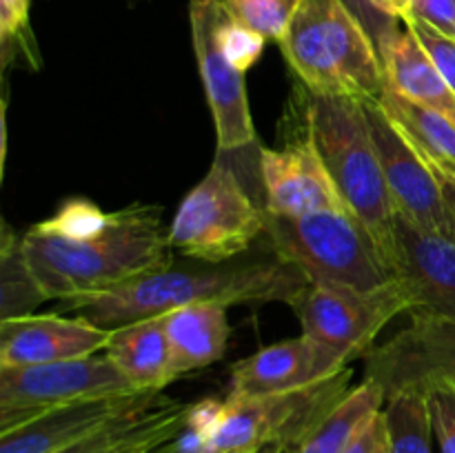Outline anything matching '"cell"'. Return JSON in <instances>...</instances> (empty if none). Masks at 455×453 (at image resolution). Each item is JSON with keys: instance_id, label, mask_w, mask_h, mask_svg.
<instances>
[{"instance_id": "ffe728a7", "label": "cell", "mask_w": 455, "mask_h": 453, "mask_svg": "<svg viewBox=\"0 0 455 453\" xmlns=\"http://www.w3.org/2000/svg\"><path fill=\"white\" fill-rule=\"evenodd\" d=\"M227 309L220 302H198L163 315L176 378L209 367L225 355L231 336Z\"/></svg>"}, {"instance_id": "4fadbf2b", "label": "cell", "mask_w": 455, "mask_h": 453, "mask_svg": "<svg viewBox=\"0 0 455 453\" xmlns=\"http://www.w3.org/2000/svg\"><path fill=\"white\" fill-rule=\"evenodd\" d=\"M262 207L269 216L298 218L347 207L314 142L296 129L278 149H260Z\"/></svg>"}, {"instance_id": "cb8c5ba5", "label": "cell", "mask_w": 455, "mask_h": 453, "mask_svg": "<svg viewBox=\"0 0 455 453\" xmlns=\"http://www.w3.org/2000/svg\"><path fill=\"white\" fill-rule=\"evenodd\" d=\"M0 293L3 320L34 314L36 306L47 300L22 251V235H18L9 225L3 226L0 240Z\"/></svg>"}, {"instance_id": "836d02e7", "label": "cell", "mask_w": 455, "mask_h": 453, "mask_svg": "<svg viewBox=\"0 0 455 453\" xmlns=\"http://www.w3.org/2000/svg\"><path fill=\"white\" fill-rule=\"evenodd\" d=\"M291 447L293 444H289V442H275V444H269V447L262 449L260 453H289L291 451Z\"/></svg>"}, {"instance_id": "4dcf8cb0", "label": "cell", "mask_w": 455, "mask_h": 453, "mask_svg": "<svg viewBox=\"0 0 455 453\" xmlns=\"http://www.w3.org/2000/svg\"><path fill=\"white\" fill-rule=\"evenodd\" d=\"M409 18L429 22L431 27L455 38V0H411Z\"/></svg>"}, {"instance_id": "ac0fdd59", "label": "cell", "mask_w": 455, "mask_h": 453, "mask_svg": "<svg viewBox=\"0 0 455 453\" xmlns=\"http://www.w3.org/2000/svg\"><path fill=\"white\" fill-rule=\"evenodd\" d=\"M373 40L385 67L387 89L431 107L455 123V93L409 27L403 20H391Z\"/></svg>"}, {"instance_id": "7402d4cb", "label": "cell", "mask_w": 455, "mask_h": 453, "mask_svg": "<svg viewBox=\"0 0 455 453\" xmlns=\"http://www.w3.org/2000/svg\"><path fill=\"white\" fill-rule=\"evenodd\" d=\"M387 393L376 382L363 380L327 416L315 422L291 447V453H342L355 435L385 409Z\"/></svg>"}, {"instance_id": "f546056e", "label": "cell", "mask_w": 455, "mask_h": 453, "mask_svg": "<svg viewBox=\"0 0 455 453\" xmlns=\"http://www.w3.org/2000/svg\"><path fill=\"white\" fill-rule=\"evenodd\" d=\"M403 22L409 27V31L416 36L418 43L422 44V49L429 53L435 69L440 71V76L447 80V84L455 93V38L453 36L443 34L440 29L431 27L429 22L418 20V18H407V20Z\"/></svg>"}, {"instance_id": "5bb4252c", "label": "cell", "mask_w": 455, "mask_h": 453, "mask_svg": "<svg viewBox=\"0 0 455 453\" xmlns=\"http://www.w3.org/2000/svg\"><path fill=\"white\" fill-rule=\"evenodd\" d=\"M349 362L309 336L262 346L231 369L229 398L293 393L340 376Z\"/></svg>"}, {"instance_id": "d6a6232c", "label": "cell", "mask_w": 455, "mask_h": 453, "mask_svg": "<svg viewBox=\"0 0 455 453\" xmlns=\"http://www.w3.org/2000/svg\"><path fill=\"white\" fill-rule=\"evenodd\" d=\"M443 187H444V195H447L449 209H451L453 220H455V180L453 178H443Z\"/></svg>"}, {"instance_id": "d590c367", "label": "cell", "mask_w": 455, "mask_h": 453, "mask_svg": "<svg viewBox=\"0 0 455 453\" xmlns=\"http://www.w3.org/2000/svg\"><path fill=\"white\" fill-rule=\"evenodd\" d=\"M163 447H164V444H163ZM163 447H158V449H156L154 453H164V449H163Z\"/></svg>"}, {"instance_id": "7c38bea8", "label": "cell", "mask_w": 455, "mask_h": 453, "mask_svg": "<svg viewBox=\"0 0 455 453\" xmlns=\"http://www.w3.org/2000/svg\"><path fill=\"white\" fill-rule=\"evenodd\" d=\"M444 376L455 378V322L425 311H409V327L364 355V380L387 395Z\"/></svg>"}, {"instance_id": "9c48e42d", "label": "cell", "mask_w": 455, "mask_h": 453, "mask_svg": "<svg viewBox=\"0 0 455 453\" xmlns=\"http://www.w3.org/2000/svg\"><path fill=\"white\" fill-rule=\"evenodd\" d=\"M140 393L102 351L36 367L0 369V433L31 417L89 398Z\"/></svg>"}, {"instance_id": "484cf974", "label": "cell", "mask_w": 455, "mask_h": 453, "mask_svg": "<svg viewBox=\"0 0 455 453\" xmlns=\"http://www.w3.org/2000/svg\"><path fill=\"white\" fill-rule=\"evenodd\" d=\"M227 12L269 43H283L300 0H222Z\"/></svg>"}, {"instance_id": "5b68a950", "label": "cell", "mask_w": 455, "mask_h": 453, "mask_svg": "<svg viewBox=\"0 0 455 453\" xmlns=\"http://www.w3.org/2000/svg\"><path fill=\"white\" fill-rule=\"evenodd\" d=\"M265 238L275 256L314 284L378 289L394 278L380 244L347 207L298 218L265 211Z\"/></svg>"}, {"instance_id": "d4e9b609", "label": "cell", "mask_w": 455, "mask_h": 453, "mask_svg": "<svg viewBox=\"0 0 455 453\" xmlns=\"http://www.w3.org/2000/svg\"><path fill=\"white\" fill-rule=\"evenodd\" d=\"M187 409L189 404L163 398V402L145 413L142 420L123 440H118L114 447L105 449L102 453H154L180 431V426L185 425Z\"/></svg>"}, {"instance_id": "1f68e13d", "label": "cell", "mask_w": 455, "mask_h": 453, "mask_svg": "<svg viewBox=\"0 0 455 453\" xmlns=\"http://www.w3.org/2000/svg\"><path fill=\"white\" fill-rule=\"evenodd\" d=\"M387 435V426H385V413H378L363 431L354 438V442L345 449L342 453H378L380 449L382 440Z\"/></svg>"}, {"instance_id": "83f0119b", "label": "cell", "mask_w": 455, "mask_h": 453, "mask_svg": "<svg viewBox=\"0 0 455 453\" xmlns=\"http://www.w3.org/2000/svg\"><path fill=\"white\" fill-rule=\"evenodd\" d=\"M218 43H220L225 56L240 71L247 74L256 65L258 58L262 56V52H265L267 38H262L258 31L249 29L247 25L235 20L225 7V12L220 13V20H218Z\"/></svg>"}, {"instance_id": "2e32d148", "label": "cell", "mask_w": 455, "mask_h": 453, "mask_svg": "<svg viewBox=\"0 0 455 453\" xmlns=\"http://www.w3.org/2000/svg\"><path fill=\"white\" fill-rule=\"evenodd\" d=\"M389 266L407 289L411 311L455 322V238L422 231L395 216Z\"/></svg>"}, {"instance_id": "44dd1931", "label": "cell", "mask_w": 455, "mask_h": 453, "mask_svg": "<svg viewBox=\"0 0 455 453\" xmlns=\"http://www.w3.org/2000/svg\"><path fill=\"white\" fill-rule=\"evenodd\" d=\"M378 105L400 136L443 178L455 180V123L431 107L385 89Z\"/></svg>"}, {"instance_id": "9a60e30c", "label": "cell", "mask_w": 455, "mask_h": 453, "mask_svg": "<svg viewBox=\"0 0 455 453\" xmlns=\"http://www.w3.org/2000/svg\"><path fill=\"white\" fill-rule=\"evenodd\" d=\"M163 398V393H123L49 409L0 433V453H56L123 417L156 407Z\"/></svg>"}, {"instance_id": "8fae6325", "label": "cell", "mask_w": 455, "mask_h": 453, "mask_svg": "<svg viewBox=\"0 0 455 453\" xmlns=\"http://www.w3.org/2000/svg\"><path fill=\"white\" fill-rule=\"evenodd\" d=\"M364 105L395 216L422 231L455 238V220L444 195L443 176L400 136L378 100Z\"/></svg>"}, {"instance_id": "52a82bcc", "label": "cell", "mask_w": 455, "mask_h": 453, "mask_svg": "<svg viewBox=\"0 0 455 453\" xmlns=\"http://www.w3.org/2000/svg\"><path fill=\"white\" fill-rule=\"evenodd\" d=\"M349 382L351 369H345L323 385L293 393L204 398L207 453H260L275 442L296 444L349 393Z\"/></svg>"}, {"instance_id": "ba28073f", "label": "cell", "mask_w": 455, "mask_h": 453, "mask_svg": "<svg viewBox=\"0 0 455 453\" xmlns=\"http://www.w3.org/2000/svg\"><path fill=\"white\" fill-rule=\"evenodd\" d=\"M298 315L302 333L336 351L345 362L364 358L378 333L413 302L400 280L391 278L378 289L309 282L289 305Z\"/></svg>"}, {"instance_id": "e575fe53", "label": "cell", "mask_w": 455, "mask_h": 453, "mask_svg": "<svg viewBox=\"0 0 455 453\" xmlns=\"http://www.w3.org/2000/svg\"><path fill=\"white\" fill-rule=\"evenodd\" d=\"M378 453H389V444H387V435H385V440H382V444H380V449H378Z\"/></svg>"}, {"instance_id": "7a4b0ae2", "label": "cell", "mask_w": 455, "mask_h": 453, "mask_svg": "<svg viewBox=\"0 0 455 453\" xmlns=\"http://www.w3.org/2000/svg\"><path fill=\"white\" fill-rule=\"evenodd\" d=\"M309 284L307 275L269 249L251 260L169 265L96 296L62 300V309L83 315L100 329H118L136 320L156 318L198 302L220 305H291Z\"/></svg>"}, {"instance_id": "4316f807", "label": "cell", "mask_w": 455, "mask_h": 453, "mask_svg": "<svg viewBox=\"0 0 455 453\" xmlns=\"http://www.w3.org/2000/svg\"><path fill=\"white\" fill-rule=\"evenodd\" d=\"M29 7L31 0H0V40L4 65H9L12 56H16L38 69V44L31 34Z\"/></svg>"}, {"instance_id": "3957f363", "label": "cell", "mask_w": 455, "mask_h": 453, "mask_svg": "<svg viewBox=\"0 0 455 453\" xmlns=\"http://www.w3.org/2000/svg\"><path fill=\"white\" fill-rule=\"evenodd\" d=\"M293 107L300 120L296 129L314 142L342 203L367 226L389 262L395 209L382 173L367 105L354 98L314 93L300 84Z\"/></svg>"}, {"instance_id": "f35d334b", "label": "cell", "mask_w": 455, "mask_h": 453, "mask_svg": "<svg viewBox=\"0 0 455 453\" xmlns=\"http://www.w3.org/2000/svg\"><path fill=\"white\" fill-rule=\"evenodd\" d=\"M447 378H449V376H447Z\"/></svg>"}, {"instance_id": "8992f818", "label": "cell", "mask_w": 455, "mask_h": 453, "mask_svg": "<svg viewBox=\"0 0 455 453\" xmlns=\"http://www.w3.org/2000/svg\"><path fill=\"white\" fill-rule=\"evenodd\" d=\"M265 235V207L249 195L227 151L185 195L169 226L173 251L198 262L235 260Z\"/></svg>"}, {"instance_id": "277c9868", "label": "cell", "mask_w": 455, "mask_h": 453, "mask_svg": "<svg viewBox=\"0 0 455 453\" xmlns=\"http://www.w3.org/2000/svg\"><path fill=\"white\" fill-rule=\"evenodd\" d=\"M280 52L314 93L373 102L387 89L376 40L345 0H300Z\"/></svg>"}, {"instance_id": "30bf717a", "label": "cell", "mask_w": 455, "mask_h": 453, "mask_svg": "<svg viewBox=\"0 0 455 453\" xmlns=\"http://www.w3.org/2000/svg\"><path fill=\"white\" fill-rule=\"evenodd\" d=\"M222 12V0H189L191 43L216 124L218 151L234 154L256 142V127L244 87V71L225 56L218 43V20Z\"/></svg>"}, {"instance_id": "6da1fadb", "label": "cell", "mask_w": 455, "mask_h": 453, "mask_svg": "<svg viewBox=\"0 0 455 453\" xmlns=\"http://www.w3.org/2000/svg\"><path fill=\"white\" fill-rule=\"evenodd\" d=\"M22 251L47 300L96 296L173 265L163 207L105 211L71 198L22 235Z\"/></svg>"}, {"instance_id": "603a6c76", "label": "cell", "mask_w": 455, "mask_h": 453, "mask_svg": "<svg viewBox=\"0 0 455 453\" xmlns=\"http://www.w3.org/2000/svg\"><path fill=\"white\" fill-rule=\"evenodd\" d=\"M382 413L389 453H434L435 435L425 386H409L387 395Z\"/></svg>"}, {"instance_id": "e0dca14e", "label": "cell", "mask_w": 455, "mask_h": 453, "mask_svg": "<svg viewBox=\"0 0 455 453\" xmlns=\"http://www.w3.org/2000/svg\"><path fill=\"white\" fill-rule=\"evenodd\" d=\"M111 331L83 315H20L0 322V369L36 367L102 354Z\"/></svg>"}, {"instance_id": "74e56055", "label": "cell", "mask_w": 455, "mask_h": 453, "mask_svg": "<svg viewBox=\"0 0 455 453\" xmlns=\"http://www.w3.org/2000/svg\"><path fill=\"white\" fill-rule=\"evenodd\" d=\"M289 453H291V451H289Z\"/></svg>"}, {"instance_id": "f1b7e54d", "label": "cell", "mask_w": 455, "mask_h": 453, "mask_svg": "<svg viewBox=\"0 0 455 453\" xmlns=\"http://www.w3.org/2000/svg\"><path fill=\"white\" fill-rule=\"evenodd\" d=\"M420 386L429 393L431 425L440 453H455V378H434Z\"/></svg>"}, {"instance_id": "d6986e66", "label": "cell", "mask_w": 455, "mask_h": 453, "mask_svg": "<svg viewBox=\"0 0 455 453\" xmlns=\"http://www.w3.org/2000/svg\"><path fill=\"white\" fill-rule=\"evenodd\" d=\"M105 354L140 393H163L176 380L163 315L111 329Z\"/></svg>"}, {"instance_id": "8d00e7d4", "label": "cell", "mask_w": 455, "mask_h": 453, "mask_svg": "<svg viewBox=\"0 0 455 453\" xmlns=\"http://www.w3.org/2000/svg\"><path fill=\"white\" fill-rule=\"evenodd\" d=\"M132 3H138V0H132Z\"/></svg>"}]
</instances>
